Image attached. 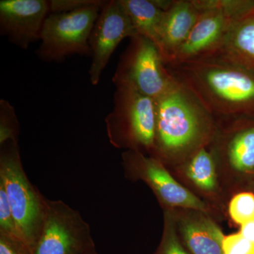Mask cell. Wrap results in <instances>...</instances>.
<instances>
[{
    "instance_id": "obj_1",
    "label": "cell",
    "mask_w": 254,
    "mask_h": 254,
    "mask_svg": "<svg viewBox=\"0 0 254 254\" xmlns=\"http://www.w3.org/2000/svg\"><path fill=\"white\" fill-rule=\"evenodd\" d=\"M167 67L215 120L254 118V71L215 56Z\"/></svg>"
},
{
    "instance_id": "obj_2",
    "label": "cell",
    "mask_w": 254,
    "mask_h": 254,
    "mask_svg": "<svg viewBox=\"0 0 254 254\" xmlns=\"http://www.w3.org/2000/svg\"><path fill=\"white\" fill-rule=\"evenodd\" d=\"M155 104L153 157L158 160L190 158L213 136L217 120L177 78Z\"/></svg>"
},
{
    "instance_id": "obj_3",
    "label": "cell",
    "mask_w": 254,
    "mask_h": 254,
    "mask_svg": "<svg viewBox=\"0 0 254 254\" xmlns=\"http://www.w3.org/2000/svg\"><path fill=\"white\" fill-rule=\"evenodd\" d=\"M0 182L4 185L20 239L30 253L43 231L48 199L25 173L17 142L0 145Z\"/></svg>"
},
{
    "instance_id": "obj_4",
    "label": "cell",
    "mask_w": 254,
    "mask_h": 254,
    "mask_svg": "<svg viewBox=\"0 0 254 254\" xmlns=\"http://www.w3.org/2000/svg\"><path fill=\"white\" fill-rule=\"evenodd\" d=\"M112 145L155 153V100L126 86L116 87L113 110L105 119ZM154 156V155H153Z\"/></svg>"
},
{
    "instance_id": "obj_5",
    "label": "cell",
    "mask_w": 254,
    "mask_h": 254,
    "mask_svg": "<svg viewBox=\"0 0 254 254\" xmlns=\"http://www.w3.org/2000/svg\"><path fill=\"white\" fill-rule=\"evenodd\" d=\"M105 1L68 12L50 14L43 26L36 52L47 63H60L72 55L91 56L89 40Z\"/></svg>"
},
{
    "instance_id": "obj_6",
    "label": "cell",
    "mask_w": 254,
    "mask_h": 254,
    "mask_svg": "<svg viewBox=\"0 0 254 254\" xmlns=\"http://www.w3.org/2000/svg\"><path fill=\"white\" fill-rule=\"evenodd\" d=\"M175 81L153 42L138 35L129 38L114 73L115 86L129 87L155 100Z\"/></svg>"
},
{
    "instance_id": "obj_7",
    "label": "cell",
    "mask_w": 254,
    "mask_h": 254,
    "mask_svg": "<svg viewBox=\"0 0 254 254\" xmlns=\"http://www.w3.org/2000/svg\"><path fill=\"white\" fill-rule=\"evenodd\" d=\"M91 227L62 200H49L44 227L29 254H87L95 250Z\"/></svg>"
},
{
    "instance_id": "obj_8",
    "label": "cell",
    "mask_w": 254,
    "mask_h": 254,
    "mask_svg": "<svg viewBox=\"0 0 254 254\" xmlns=\"http://www.w3.org/2000/svg\"><path fill=\"white\" fill-rule=\"evenodd\" d=\"M195 2L202 14L186 41L166 66L213 55L221 46L232 24L240 19L225 9L220 0H195Z\"/></svg>"
},
{
    "instance_id": "obj_9",
    "label": "cell",
    "mask_w": 254,
    "mask_h": 254,
    "mask_svg": "<svg viewBox=\"0 0 254 254\" xmlns=\"http://www.w3.org/2000/svg\"><path fill=\"white\" fill-rule=\"evenodd\" d=\"M134 36L136 32L120 0L105 1L89 40L91 51L89 76L93 86L100 83L102 73L120 43Z\"/></svg>"
},
{
    "instance_id": "obj_10",
    "label": "cell",
    "mask_w": 254,
    "mask_h": 254,
    "mask_svg": "<svg viewBox=\"0 0 254 254\" xmlns=\"http://www.w3.org/2000/svg\"><path fill=\"white\" fill-rule=\"evenodd\" d=\"M123 160L127 173L144 180L163 203L200 211L206 209L202 200L171 176L158 159L146 157L136 150H127L123 154Z\"/></svg>"
},
{
    "instance_id": "obj_11",
    "label": "cell",
    "mask_w": 254,
    "mask_h": 254,
    "mask_svg": "<svg viewBox=\"0 0 254 254\" xmlns=\"http://www.w3.org/2000/svg\"><path fill=\"white\" fill-rule=\"evenodd\" d=\"M50 14V1L46 0L0 1V33L10 43L27 50L41 40L47 17Z\"/></svg>"
},
{
    "instance_id": "obj_12",
    "label": "cell",
    "mask_w": 254,
    "mask_h": 254,
    "mask_svg": "<svg viewBox=\"0 0 254 254\" xmlns=\"http://www.w3.org/2000/svg\"><path fill=\"white\" fill-rule=\"evenodd\" d=\"M201 14L195 0H173L165 11L160 53L165 64L186 41Z\"/></svg>"
},
{
    "instance_id": "obj_13",
    "label": "cell",
    "mask_w": 254,
    "mask_h": 254,
    "mask_svg": "<svg viewBox=\"0 0 254 254\" xmlns=\"http://www.w3.org/2000/svg\"><path fill=\"white\" fill-rule=\"evenodd\" d=\"M225 120L230 125L222 132L220 153L233 170L240 173L254 171V118Z\"/></svg>"
},
{
    "instance_id": "obj_14",
    "label": "cell",
    "mask_w": 254,
    "mask_h": 254,
    "mask_svg": "<svg viewBox=\"0 0 254 254\" xmlns=\"http://www.w3.org/2000/svg\"><path fill=\"white\" fill-rule=\"evenodd\" d=\"M210 56L254 71V11L232 24L221 46Z\"/></svg>"
},
{
    "instance_id": "obj_15",
    "label": "cell",
    "mask_w": 254,
    "mask_h": 254,
    "mask_svg": "<svg viewBox=\"0 0 254 254\" xmlns=\"http://www.w3.org/2000/svg\"><path fill=\"white\" fill-rule=\"evenodd\" d=\"M181 233L191 254H224L225 236L218 225L208 218L194 217L184 220Z\"/></svg>"
},
{
    "instance_id": "obj_16",
    "label": "cell",
    "mask_w": 254,
    "mask_h": 254,
    "mask_svg": "<svg viewBox=\"0 0 254 254\" xmlns=\"http://www.w3.org/2000/svg\"><path fill=\"white\" fill-rule=\"evenodd\" d=\"M136 35L153 42L160 52L165 11L154 0H120Z\"/></svg>"
},
{
    "instance_id": "obj_17",
    "label": "cell",
    "mask_w": 254,
    "mask_h": 254,
    "mask_svg": "<svg viewBox=\"0 0 254 254\" xmlns=\"http://www.w3.org/2000/svg\"><path fill=\"white\" fill-rule=\"evenodd\" d=\"M186 173L195 185L206 191H212L217 185L215 158L205 147L189 158Z\"/></svg>"
},
{
    "instance_id": "obj_18",
    "label": "cell",
    "mask_w": 254,
    "mask_h": 254,
    "mask_svg": "<svg viewBox=\"0 0 254 254\" xmlns=\"http://www.w3.org/2000/svg\"><path fill=\"white\" fill-rule=\"evenodd\" d=\"M20 125L14 107L9 101L0 100V145L7 141L18 143Z\"/></svg>"
},
{
    "instance_id": "obj_19",
    "label": "cell",
    "mask_w": 254,
    "mask_h": 254,
    "mask_svg": "<svg viewBox=\"0 0 254 254\" xmlns=\"http://www.w3.org/2000/svg\"><path fill=\"white\" fill-rule=\"evenodd\" d=\"M229 210L232 220L242 225L254 216V195L245 192L235 195L230 201Z\"/></svg>"
},
{
    "instance_id": "obj_20",
    "label": "cell",
    "mask_w": 254,
    "mask_h": 254,
    "mask_svg": "<svg viewBox=\"0 0 254 254\" xmlns=\"http://www.w3.org/2000/svg\"><path fill=\"white\" fill-rule=\"evenodd\" d=\"M0 235H4L10 239L17 241L23 245L18 235L16 222L10 208L4 185L1 182H0Z\"/></svg>"
},
{
    "instance_id": "obj_21",
    "label": "cell",
    "mask_w": 254,
    "mask_h": 254,
    "mask_svg": "<svg viewBox=\"0 0 254 254\" xmlns=\"http://www.w3.org/2000/svg\"><path fill=\"white\" fill-rule=\"evenodd\" d=\"M224 254H254V243L240 233L225 237L222 245Z\"/></svg>"
},
{
    "instance_id": "obj_22",
    "label": "cell",
    "mask_w": 254,
    "mask_h": 254,
    "mask_svg": "<svg viewBox=\"0 0 254 254\" xmlns=\"http://www.w3.org/2000/svg\"><path fill=\"white\" fill-rule=\"evenodd\" d=\"M168 224L163 241L155 254H190L179 240L170 222Z\"/></svg>"
},
{
    "instance_id": "obj_23",
    "label": "cell",
    "mask_w": 254,
    "mask_h": 254,
    "mask_svg": "<svg viewBox=\"0 0 254 254\" xmlns=\"http://www.w3.org/2000/svg\"><path fill=\"white\" fill-rule=\"evenodd\" d=\"M50 1V14L68 12L95 4L98 0H53Z\"/></svg>"
},
{
    "instance_id": "obj_24",
    "label": "cell",
    "mask_w": 254,
    "mask_h": 254,
    "mask_svg": "<svg viewBox=\"0 0 254 254\" xmlns=\"http://www.w3.org/2000/svg\"><path fill=\"white\" fill-rule=\"evenodd\" d=\"M0 254H29V252L17 241L0 235Z\"/></svg>"
},
{
    "instance_id": "obj_25",
    "label": "cell",
    "mask_w": 254,
    "mask_h": 254,
    "mask_svg": "<svg viewBox=\"0 0 254 254\" xmlns=\"http://www.w3.org/2000/svg\"><path fill=\"white\" fill-rule=\"evenodd\" d=\"M240 234L246 239L254 243V216L248 221L242 224Z\"/></svg>"
},
{
    "instance_id": "obj_26",
    "label": "cell",
    "mask_w": 254,
    "mask_h": 254,
    "mask_svg": "<svg viewBox=\"0 0 254 254\" xmlns=\"http://www.w3.org/2000/svg\"><path fill=\"white\" fill-rule=\"evenodd\" d=\"M87 254H99V253L97 252L96 249H95V250H92L91 252H90L89 253Z\"/></svg>"
}]
</instances>
